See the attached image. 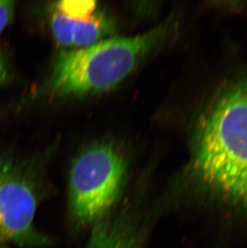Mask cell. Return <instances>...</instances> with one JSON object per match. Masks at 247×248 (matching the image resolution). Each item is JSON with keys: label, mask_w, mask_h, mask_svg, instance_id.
<instances>
[{"label": "cell", "mask_w": 247, "mask_h": 248, "mask_svg": "<svg viewBox=\"0 0 247 248\" xmlns=\"http://www.w3.org/2000/svg\"><path fill=\"white\" fill-rule=\"evenodd\" d=\"M166 22L139 35L108 38L89 47L61 52L47 80L54 96H78L107 91L128 78L173 31Z\"/></svg>", "instance_id": "cell-2"}, {"label": "cell", "mask_w": 247, "mask_h": 248, "mask_svg": "<svg viewBox=\"0 0 247 248\" xmlns=\"http://www.w3.org/2000/svg\"><path fill=\"white\" fill-rule=\"evenodd\" d=\"M34 167L0 150V246L40 248L51 244L35 225L46 190Z\"/></svg>", "instance_id": "cell-4"}, {"label": "cell", "mask_w": 247, "mask_h": 248, "mask_svg": "<svg viewBox=\"0 0 247 248\" xmlns=\"http://www.w3.org/2000/svg\"><path fill=\"white\" fill-rule=\"evenodd\" d=\"M0 248H10V247H7V246H0Z\"/></svg>", "instance_id": "cell-9"}, {"label": "cell", "mask_w": 247, "mask_h": 248, "mask_svg": "<svg viewBox=\"0 0 247 248\" xmlns=\"http://www.w3.org/2000/svg\"><path fill=\"white\" fill-rule=\"evenodd\" d=\"M9 78V65L2 47H0V86L6 84Z\"/></svg>", "instance_id": "cell-8"}, {"label": "cell", "mask_w": 247, "mask_h": 248, "mask_svg": "<svg viewBox=\"0 0 247 248\" xmlns=\"http://www.w3.org/2000/svg\"><path fill=\"white\" fill-rule=\"evenodd\" d=\"M15 2L0 0V35L12 20L14 13Z\"/></svg>", "instance_id": "cell-7"}, {"label": "cell", "mask_w": 247, "mask_h": 248, "mask_svg": "<svg viewBox=\"0 0 247 248\" xmlns=\"http://www.w3.org/2000/svg\"><path fill=\"white\" fill-rule=\"evenodd\" d=\"M191 172L208 192L247 211V78L222 89L201 115Z\"/></svg>", "instance_id": "cell-1"}, {"label": "cell", "mask_w": 247, "mask_h": 248, "mask_svg": "<svg viewBox=\"0 0 247 248\" xmlns=\"http://www.w3.org/2000/svg\"><path fill=\"white\" fill-rule=\"evenodd\" d=\"M128 160L110 143H96L73 160L68 185V217L74 232L90 230L122 203Z\"/></svg>", "instance_id": "cell-3"}, {"label": "cell", "mask_w": 247, "mask_h": 248, "mask_svg": "<svg viewBox=\"0 0 247 248\" xmlns=\"http://www.w3.org/2000/svg\"><path fill=\"white\" fill-rule=\"evenodd\" d=\"M50 28L59 45L71 50L89 47L111 35L115 22L96 1L62 0L51 4Z\"/></svg>", "instance_id": "cell-5"}, {"label": "cell", "mask_w": 247, "mask_h": 248, "mask_svg": "<svg viewBox=\"0 0 247 248\" xmlns=\"http://www.w3.org/2000/svg\"><path fill=\"white\" fill-rule=\"evenodd\" d=\"M141 202V199H127L94 225L86 248H144Z\"/></svg>", "instance_id": "cell-6"}]
</instances>
